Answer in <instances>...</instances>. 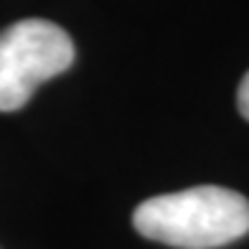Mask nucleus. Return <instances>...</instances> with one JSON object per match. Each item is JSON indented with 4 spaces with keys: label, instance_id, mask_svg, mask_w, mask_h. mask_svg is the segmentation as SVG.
Instances as JSON below:
<instances>
[{
    "label": "nucleus",
    "instance_id": "nucleus-3",
    "mask_svg": "<svg viewBox=\"0 0 249 249\" xmlns=\"http://www.w3.org/2000/svg\"><path fill=\"white\" fill-rule=\"evenodd\" d=\"M236 107H239L242 117L249 122V71L244 74V79H242L239 89H236Z\"/></svg>",
    "mask_w": 249,
    "mask_h": 249
},
{
    "label": "nucleus",
    "instance_id": "nucleus-2",
    "mask_svg": "<svg viewBox=\"0 0 249 249\" xmlns=\"http://www.w3.org/2000/svg\"><path fill=\"white\" fill-rule=\"evenodd\" d=\"M74 64V41L61 26L28 18L0 31V112H16L41 82Z\"/></svg>",
    "mask_w": 249,
    "mask_h": 249
},
{
    "label": "nucleus",
    "instance_id": "nucleus-1",
    "mask_svg": "<svg viewBox=\"0 0 249 249\" xmlns=\"http://www.w3.org/2000/svg\"><path fill=\"white\" fill-rule=\"evenodd\" d=\"M132 226L176 249H216L249 231V201L224 186H194L142 201Z\"/></svg>",
    "mask_w": 249,
    "mask_h": 249
}]
</instances>
